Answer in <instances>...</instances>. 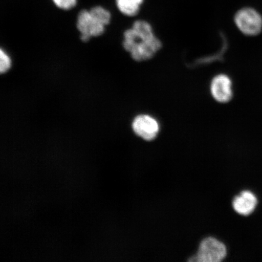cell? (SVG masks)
I'll use <instances>...</instances> for the list:
<instances>
[{
	"instance_id": "6da1fadb",
	"label": "cell",
	"mask_w": 262,
	"mask_h": 262,
	"mask_svg": "<svg viewBox=\"0 0 262 262\" xmlns=\"http://www.w3.org/2000/svg\"><path fill=\"white\" fill-rule=\"evenodd\" d=\"M234 20L239 30L246 35H257L262 31V16L253 8L239 9L235 13Z\"/></svg>"
},
{
	"instance_id": "7a4b0ae2",
	"label": "cell",
	"mask_w": 262,
	"mask_h": 262,
	"mask_svg": "<svg viewBox=\"0 0 262 262\" xmlns=\"http://www.w3.org/2000/svg\"><path fill=\"white\" fill-rule=\"evenodd\" d=\"M227 250L222 242L215 238L204 239L200 245L198 254L191 261L198 262H219L227 256Z\"/></svg>"
},
{
	"instance_id": "3957f363",
	"label": "cell",
	"mask_w": 262,
	"mask_h": 262,
	"mask_svg": "<svg viewBox=\"0 0 262 262\" xmlns=\"http://www.w3.org/2000/svg\"><path fill=\"white\" fill-rule=\"evenodd\" d=\"M132 127L137 136L144 140L156 139L160 130V125L155 118L147 114H140L134 119Z\"/></svg>"
},
{
	"instance_id": "277c9868",
	"label": "cell",
	"mask_w": 262,
	"mask_h": 262,
	"mask_svg": "<svg viewBox=\"0 0 262 262\" xmlns=\"http://www.w3.org/2000/svg\"><path fill=\"white\" fill-rule=\"evenodd\" d=\"M104 27L105 26L93 17L90 11H82L78 15L77 28L81 33V39L83 41H89L91 37L102 35Z\"/></svg>"
},
{
	"instance_id": "5b68a950",
	"label": "cell",
	"mask_w": 262,
	"mask_h": 262,
	"mask_svg": "<svg viewBox=\"0 0 262 262\" xmlns=\"http://www.w3.org/2000/svg\"><path fill=\"white\" fill-rule=\"evenodd\" d=\"M232 81L227 75H216L211 82L210 91L213 98L219 103H226L233 97Z\"/></svg>"
},
{
	"instance_id": "8992f818",
	"label": "cell",
	"mask_w": 262,
	"mask_h": 262,
	"mask_svg": "<svg viewBox=\"0 0 262 262\" xmlns=\"http://www.w3.org/2000/svg\"><path fill=\"white\" fill-rule=\"evenodd\" d=\"M162 42L155 36L149 40H140L130 51L131 57L136 61H144L151 59L162 48Z\"/></svg>"
},
{
	"instance_id": "52a82bcc",
	"label": "cell",
	"mask_w": 262,
	"mask_h": 262,
	"mask_svg": "<svg viewBox=\"0 0 262 262\" xmlns=\"http://www.w3.org/2000/svg\"><path fill=\"white\" fill-rule=\"evenodd\" d=\"M257 203V199L254 193L244 191L234 199L232 206L238 214L247 216L254 212Z\"/></svg>"
},
{
	"instance_id": "ba28073f",
	"label": "cell",
	"mask_w": 262,
	"mask_h": 262,
	"mask_svg": "<svg viewBox=\"0 0 262 262\" xmlns=\"http://www.w3.org/2000/svg\"><path fill=\"white\" fill-rule=\"evenodd\" d=\"M143 0H117V6L123 14L133 16L139 12Z\"/></svg>"
},
{
	"instance_id": "9c48e42d",
	"label": "cell",
	"mask_w": 262,
	"mask_h": 262,
	"mask_svg": "<svg viewBox=\"0 0 262 262\" xmlns=\"http://www.w3.org/2000/svg\"><path fill=\"white\" fill-rule=\"evenodd\" d=\"M133 28L137 32L142 40H149L156 36L151 25L146 21H136L134 23Z\"/></svg>"
},
{
	"instance_id": "30bf717a",
	"label": "cell",
	"mask_w": 262,
	"mask_h": 262,
	"mask_svg": "<svg viewBox=\"0 0 262 262\" xmlns=\"http://www.w3.org/2000/svg\"><path fill=\"white\" fill-rule=\"evenodd\" d=\"M90 12L93 17L101 25L105 26L110 24L111 15L106 9L100 7V6H97V7L91 9Z\"/></svg>"
},
{
	"instance_id": "8fae6325",
	"label": "cell",
	"mask_w": 262,
	"mask_h": 262,
	"mask_svg": "<svg viewBox=\"0 0 262 262\" xmlns=\"http://www.w3.org/2000/svg\"><path fill=\"white\" fill-rule=\"evenodd\" d=\"M11 67V58L3 49H0V74L6 73Z\"/></svg>"
},
{
	"instance_id": "7c38bea8",
	"label": "cell",
	"mask_w": 262,
	"mask_h": 262,
	"mask_svg": "<svg viewBox=\"0 0 262 262\" xmlns=\"http://www.w3.org/2000/svg\"><path fill=\"white\" fill-rule=\"evenodd\" d=\"M55 4L62 9L68 10L74 7L77 0H53Z\"/></svg>"
}]
</instances>
